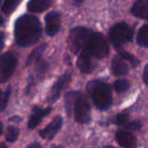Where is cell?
<instances>
[{
  "label": "cell",
  "mask_w": 148,
  "mask_h": 148,
  "mask_svg": "<svg viewBox=\"0 0 148 148\" xmlns=\"http://www.w3.org/2000/svg\"><path fill=\"white\" fill-rule=\"evenodd\" d=\"M65 60L66 61V63L68 64L69 65H72L71 64V61H70V57L68 54L65 55Z\"/></svg>",
  "instance_id": "32"
},
{
  "label": "cell",
  "mask_w": 148,
  "mask_h": 148,
  "mask_svg": "<svg viewBox=\"0 0 148 148\" xmlns=\"http://www.w3.org/2000/svg\"><path fill=\"white\" fill-rule=\"evenodd\" d=\"M93 33L91 29L85 27H77L70 30L67 43L69 49L75 54L80 53L88 43L91 34Z\"/></svg>",
  "instance_id": "4"
},
{
  "label": "cell",
  "mask_w": 148,
  "mask_h": 148,
  "mask_svg": "<svg viewBox=\"0 0 148 148\" xmlns=\"http://www.w3.org/2000/svg\"><path fill=\"white\" fill-rule=\"evenodd\" d=\"M92 59V57H91L85 49L79 53V57L77 60V66L82 73L88 74L92 71L93 64Z\"/></svg>",
  "instance_id": "13"
},
{
  "label": "cell",
  "mask_w": 148,
  "mask_h": 148,
  "mask_svg": "<svg viewBox=\"0 0 148 148\" xmlns=\"http://www.w3.org/2000/svg\"><path fill=\"white\" fill-rule=\"evenodd\" d=\"M133 15L142 19H147L148 17V1L138 0L135 1L131 9Z\"/></svg>",
  "instance_id": "14"
},
{
  "label": "cell",
  "mask_w": 148,
  "mask_h": 148,
  "mask_svg": "<svg viewBox=\"0 0 148 148\" xmlns=\"http://www.w3.org/2000/svg\"><path fill=\"white\" fill-rule=\"evenodd\" d=\"M114 88L117 92H123L127 91L130 88V84L127 79H119L115 81L114 84Z\"/></svg>",
  "instance_id": "23"
},
{
  "label": "cell",
  "mask_w": 148,
  "mask_h": 148,
  "mask_svg": "<svg viewBox=\"0 0 148 148\" xmlns=\"http://www.w3.org/2000/svg\"><path fill=\"white\" fill-rule=\"evenodd\" d=\"M51 148H65L64 146L61 145H52Z\"/></svg>",
  "instance_id": "33"
},
{
  "label": "cell",
  "mask_w": 148,
  "mask_h": 148,
  "mask_svg": "<svg viewBox=\"0 0 148 148\" xmlns=\"http://www.w3.org/2000/svg\"><path fill=\"white\" fill-rule=\"evenodd\" d=\"M48 68V64L45 61H41L38 63V68L36 69V71L30 76V78L28 79V84L27 85V93H29L30 90V88L33 85H36L38 80L40 79V78L43 76V74L46 71Z\"/></svg>",
  "instance_id": "15"
},
{
  "label": "cell",
  "mask_w": 148,
  "mask_h": 148,
  "mask_svg": "<svg viewBox=\"0 0 148 148\" xmlns=\"http://www.w3.org/2000/svg\"><path fill=\"white\" fill-rule=\"evenodd\" d=\"M3 93H4V92H2V91H1V89H0V108H1V102H2Z\"/></svg>",
  "instance_id": "34"
},
{
  "label": "cell",
  "mask_w": 148,
  "mask_h": 148,
  "mask_svg": "<svg viewBox=\"0 0 148 148\" xmlns=\"http://www.w3.org/2000/svg\"><path fill=\"white\" fill-rule=\"evenodd\" d=\"M27 148H42V147L39 143H33L30 144Z\"/></svg>",
  "instance_id": "31"
},
{
  "label": "cell",
  "mask_w": 148,
  "mask_h": 148,
  "mask_svg": "<svg viewBox=\"0 0 148 148\" xmlns=\"http://www.w3.org/2000/svg\"><path fill=\"white\" fill-rule=\"evenodd\" d=\"M46 32L50 37L56 36L61 27V15L57 11H51L45 17Z\"/></svg>",
  "instance_id": "9"
},
{
  "label": "cell",
  "mask_w": 148,
  "mask_h": 148,
  "mask_svg": "<svg viewBox=\"0 0 148 148\" xmlns=\"http://www.w3.org/2000/svg\"><path fill=\"white\" fill-rule=\"evenodd\" d=\"M137 43L139 46L143 47H148V26L144 25L140 28L137 37Z\"/></svg>",
  "instance_id": "19"
},
{
  "label": "cell",
  "mask_w": 148,
  "mask_h": 148,
  "mask_svg": "<svg viewBox=\"0 0 148 148\" xmlns=\"http://www.w3.org/2000/svg\"><path fill=\"white\" fill-rule=\"evenodd\" d=\"M87 91L95 106L101 111L108 109L113 102L112 90L108 84L100 80L90 81Z\"/></svg>",
  "instance_id": "2"
},
{
  "label": "cell",
  "mask_w": 148,
  "mask_h": 148,
  "mask_svg": "<svg viewBox=\"0 0 148 148\" xmlns=\"http://www.w3.org/2000/svg\"><path fill=\"white\" fill-rule=\"evenodd\" d=\"M90 109V106L87 98L80 92L75 101L74 109L75 118L77 122L81 124L89 123L91 120Z\"/></svg>",
  "instance_id": "7"
},
{
  "label": "cell",
  "mask_w": 148,
  "mask_h": 148,
  "mask_svg": "<svg viewBox=\"0 0 148 148\" xmlns=\"http://www.w3.org/2000/svg\"><path fill=\"white\" fill-rule=\"evenodd\" d=\"M51 107H48L43 109L39 107L35 106L32 110V115L30 116L28 124H27L28 128L30 130L36 128L40 124L42 119L51 112Z\"/></svg>",
  "instance_id": "11"
},
{
  "label": "cell",
  "mask_w": 148,
  "mask_h": 148,
  "mask_svg": "<svg viewBox=\"0 0 148 148\" xmlns=\"http://www.w3.org/2000/svg\"><path fill=\"white\" fill-rule=\"evenodd\" d=\"M113 73L116 76L125 75L128 73V65L123 61L122 58L119 56H115L112 60Z\"/></svg>",
  "instance_id": "17"
},
{
  "label": "cell",
  "mask_w": 148,
  "mask_h": 148,
  "mask_svg": "<svg viewBox=\"0 0 148 148\" xmlns=\"http://www.w3.org/2000/svg\"><path fill=\"white\" fill-rule=\"evenodd\" d=\"M20 3V0H7L3 3L1 10L7 15L12 14Z\"/></svg>",
  "instance_id": "21"
},
{
  "label": "cell",
  "mask_w": 148,
  "mask_h": 148,
  "mask_svg": "<svg viewBox=\"0 0 148 148\" xmlns=\"http://www.w3.org/2000/svg\"><path fill=\"white\" fill-rule=\"evenodd\" d=\"M142 124L140 121H134L130 123V124H127L126 126V128L130 130H133V131H135V130H139V129L141 128Z\"/></svg>",
  "instance_id": "27"
},
{
  "label": "cell",
  "mask_w": 148,
  "mask_h": 148,
  "mask_svg": "<svg viewBox=\"0 0 148 148\" xmlns=\"http://www.w3.org/2000/svg\"><path fill=\"white\" fill-rule=\"evenodd\" d=\"M18 56L14 51L6 52L0 57V82L4 83L10 79L15 72Z\"/></svg>",
  "instance_id": "6"
},
{
  "label": "cell",
  "mask_w": 148,
  "mask_h": 148,
  "mask_svg": "<svg viewBox=\"0 0 148 148\" xmlns=\"http://www.w3.org/2000/svg\"><path fill=\"white\" fill-rule=\"evenodd\" d=\"M23 120V119L21 117H20L19 116H13L12 117L10 118L9 121H12V122H16V123H19Z\"/></svg>",
  "instance_id": "30"
},
{
  "label": "cell",
  "mask_w": 148,
  "mask_h": 148,
  "mask_svg": "<svg viewBox=\"0 0 148 148\" xmlns=\"http://www.w3.org/2000/svg\"><path fill=\"white\" fill-rule=\"evenodd\" d=\"M80 92L78 91H74V92H69L66 94L64 98L65 103V108H66V112L68 116L71 115V111H72V106H73V103H75L77 98L78 97Z\"/></svg>",
  "instance_id": "20"
},
{
  "label": "cell",
  "mask_w": 148,
  "mask_h": 148,
  "mask_svg": "<svg viewBox=\"0 0 148 148\" xmlns=\"http://www.w3.org/2000/svg\"><path fill=\"white\" fill-rule=\"evenodd\" d=\"M84 49L87 51L91 57L98 59H104L109 53V46L106 38L99 32L93 31Z\"/></svg>",
  "instance_id": "3"
},
{
  "label": "cell",
  "mask_w": 148,
  "mask_h": 148,
  "mask_svg": "<svg viewBox=\"0 0 148 148\" xmlns=\"http://www.w3.org/2000/svg\"><path fill=\"white\" fill-rule=\"evenodd\" d=\"M129 121V116L128 114H125V113H123V114H118L116 116V117L114 119V123L116 125H124L125 124H127V121Z\"/></svg>",
  "instance_id": "25"
},
{
  "label": "cell",
  "mask_w": 148,
  "mask_h": 148,
  "mask_svg": "<svg viewBox=\"0 0 148 148\" xmlns=\"http://www.w3.org/2000/svg\"><path fill=\"white\" fill-rule=\"evenodd\" d=\"M42 36L39 19L31 14L20 16L14 23V39L18 46L30 47L36 44Z\"/></svg>",
  "instance_id": "1"
},
{
  "label": "cell",
  "mask_w": 148,
  "mask_h": 148,
  "mask_svg": "<svg viewBox=\"0 0 148 148\" xmlns=\"http://www.w3.org/2000/svg\"><path fill=\"white\" fill-rule=\"evenodd\" d=\"M2 132H3V124L0 121V135L2 134Z\"/></svg>",
  "instance_id": "37"
},
{
  "label": "cell",
  "mask_w": 148,
  "mask_h": 148,
  "mask_svg": "<svg viewBox=\"0 0 148 148\" xmlns=\"http://www.w3.org/2000/svg\"><path fill=\"white\" fill-rule=\"evenodd\" d=\"M72 77V71H66L60 77L57 79L52 87L49 96L47 97V101L49 103H54L58 101L61 96L62 90L66 88L71 82Z\"/></svg>",
  "instance_id": "8"
},
{
  "label": "cell",
  "mask_w": 148,
  "mask_h": 148,
  "mask_svg": "<svg viewBox=\"0 0 148 148\" xmlns=\"http://www.w3.org/2000/svg\"><path fill=\"white\" fill-rule=\"evenodd\" d=\"M105 148H116V147H113V146H111V145H109V146H107V147H106Z\"/></svg>",
  "instance_id": "39"
},
{
  "label": "cell",
  "mask_w": 148,
  "mask_h": 148,
  "mask_svg": "<svg viewBox=\"0 0 148 148\" xmlns=\"http://www.w3.org/2000/svg\"><path fill=\"white\" fill-rule=\"evenodd\" d=\"M4 38H5V34L4 32H0V52L3 49L4 46Z\"/></svg>",
  "instance_id": "28"
},
{
  "label": "cell",
  "mask_w": 148,
  "mask_h": 148,
  "mask_svg": "<svg viewBox=\"0 0 148 148\" xmlns=\"http://www.w3.org/2000/svg\"><path fill=\"white\" fill-rule=\"evenodd\" d=\"M19 135V130L14 126H9L5 134L6 140L9 143H14Z\"/></svg>",
  "instance_id": "22"
},
{
  "label": "cell",
  "mask_w": 148,
  "mask_h": 148,
  "mask_svg": "<svg viewBox=\"0 0 148 148\" xmlns=\"http://www.w3.org/2000/svg\"><path fill=\"white\" fill-rule=\"evenodd\" d=\"M120 56H121L122 59H127V60L130 61L132 63L133 67H137V66H139L140 64V62L139 59H137V58H136L135 56H133L132 53H129L127 51H121L120 53Z\"/></svg>",
  "instance_id": "24"
},
{
  "label": "cell",
  "mask_w": 148,
  "mask_h": 148,
  "mask_svg": "<svg viewBox=\"0 0 148 148\" xmlns=\"http://www.w3.org/2000/svg\"><path fill=\"white\" fill-rule=\"evenodd\" d=\"M108 37L114 47L119 48L132 42L133 32L127 23H119L110 29Z\"/></svg>",
  "instance_id": "5"
},
{
  "label": "cell",
  "mask_w": 148,
  "mask_h": 148,
  "mask_svg": "<svg viewBox=\"0 0 148 148\" xmlns=\"http://www.w3.org/2000/svg\"><path fill=\"white\" fill-rule=\"evenodd\" d=\"M47 46H48L47 43H43V44L40 45V46H38V47L33 49V50L32 51L31 53H30V55L28 56V57H27V59H26V62H25L26 66H29V65L32 64L33 62H38V60L40 59V56H41V55L43 54L44 51L46 49Z\"/></svg>",
  "instance_id": "18"
},
{
  "label": "cell",
  "mask_w": 148,
  "mask_h": 148,
  "mask_svg": "<svg viewBox=\"0 0 148 148\" xmlns=\"http://www.w3.org/2000/svg\"><path fill=\"white\" fill-rule=\"evenodd\" d=\"M53 4L51 0H31L27 3V10L32 12H42Z\"/></svg>",
  "instance_id": "16"
},
{
  "label": "cell",
  "mask_w": 148,
  "mask_h": 148,
  "mask_svg": "<svg viewBox=\"0 0 148 148\" xmlns=\"http://www.w3.org/2000/svg\"><path fill=\"white\" fill-rule=\"evenodd\" d=\"M148 69H147V64L145 65V66L144 71H143V80H144L145 83L147 85V81H148Z\"/></svg>",
  "instance_id": "29"
},
{
  "label": "cell",
  "mask_w": 148,
  "mask_h": 148,
  "mask_svg": "<svg viewBox=\"0 0 148 148\" xmlns=\"http://www.w3.org/2000/svg\"><path fill=\"white\" fill-rule=\"evenodd\" d=\"M116 140L117 143L124 148H135L137 145V139L132 133L119 130L116 133Z\"/></svg>",
  "instance_id": "12"
},
{
  "label": "cell",
  "mask_w": 148,
  "mask_h": 148,
  "mask_svg": "<svg viewBox=\"0 0 148 148\" xmlns=\"http://www.w3.org/2000/svg\"><path fill=\"white\" fill-rule=\"evenodd\" d=\"M4 19H3L2 16L0 14V27L3 25V24H4Z\"/></svg>",
  "instance_id": "36"
},
{
  "label": "cell",
  "mask_w": 148,
  "mask_h": 148,
  "mask_svg": "<svg viewBox=\"0 0 148 148\" xmlns=\"http://www.w3.org/2000/svg\"><path fill=\"white\" fill-rule=\"evenodd\" d=\"M62 124H63V118L59 115L56 116L53 118L50 124H48L44 129L38 132L39 135L44 140H52L56 133L62 128Z\"/></svg>",
  "instance_id": "10"
},
{
  "label": "cell",
  "mask_w": 148,
  "mask_h": 148,
  "mask_svg": "<svg viewBox=\"0 0 148 148\" xmlns=\"http://www.w3.org/2000/svg\"><path fill=\"white\" fill-rule=\"evenodd\" d=\"M10 95H11V87L9 86L7 90H6L5 92H4L3 94V98H2V102H1V109L0 111H3L7 107V103H8L9 99H10Z\"/></svg>",
  "instance_id": "26"
},
{
  "label": "cell",
  "mask_w": 148,
  "mask_h": 148,
  "mask_svg": "<svg viewBox=\"0 0 148 148\" xmlns=\"http://www.w3.org/2000/svg\"><path fill=\"white\" fill-rule=\"evenodd\" d=\"M0 148H7V147L5 143H0Z\"/></svg>",
  "instance_id": "38"
},
{
  "label": "cell",
  "mask_w": 148,
  "mask_h": 148,
  "mask_svg": "<svg viewBox=\"0 0 148 148\" xmlns=\"http://www.w3.org/2000/svg\"><path fill=\"white\" fill-rule=\"evenodd\" d=\"M82 3H83V1H73V4H76L77 6H79V4H82Z\"/></svg>",
  "instance_id": "35"
}]
</instances>
